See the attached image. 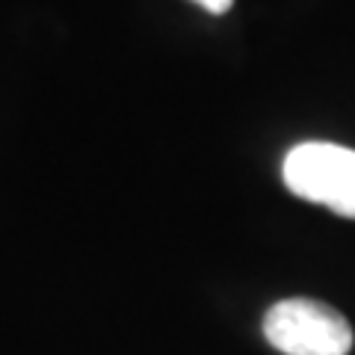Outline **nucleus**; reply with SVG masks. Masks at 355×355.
<instances>
[{
  "mask_svg": "<svg viewBox=\"0 0 355 355\" xmlns=\"http://www.w3.org/2000/svg\"><path fill=\"white\" fill-rule=\"evenodd\" d=\"M284 184L293 196L355 219V151L335 142H302L284 157Z\"/></svg>",
  "mask_w": 355,
  "mask_h": 355,
  "instance_id": "f257e3e1",
  "label": "nucleus"
},
{
  "mask_svg": "<svg viewBox=\"0 0 355 355\" xmlns=\"http://www.w3.org/2000/svg\"><path fill=\"white\" fill-rule=\"evenodd\" d=\"M263 338L284 355H347L352 326L347 317L317 299H284L263 317Z\"/></svg>",
  "mask_w": 355,
  "mask_h": 355,
  "instance_id": "f03ea898",
  "label": "nucleus"
},
{
  "mask_svg": "<svg viewBox=\"0 0 355 355\" xmlns=\"http://www.w3.org/2000/svg\"><path fill=\"white\" fill-rule=\"evenodd\" d=\"M198 6H205L207 12H214V15H225L231 6H234V0H196Z\"/></svg>",
  "mask_w": 355,
  "mask_h": 355,
  "instance_id": "7ed1b4c3",
  "label": "nucleus"
}]
</instances>
